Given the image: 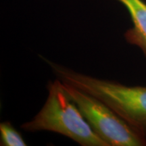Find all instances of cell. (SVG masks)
Returning <instances> with one entry per match:
<instances>
[{
    "mask_svg": "<svg viewBox=\"0 0 146 146\" xmlns=\"http://www.w3.org/2000/svg\"><path fill=\"white\" fill-rule=\"evenodd\" d=\"M47 62L60 81L101 100L146 138V86H127Z\"/></svg>",
    "mask_w": 146,
    "mask_h": 146,
    "instance_id": "obj_1",
    "label": "cell"
},
{
    "mask_svg": "<svg viewBox=\"0 0 146 146\" xmlns=\"http://www.w3.org/2000/svg\"><path fill=\"white\" fill-rule=\"evenodd\" d=\"M1 145L25 146L27 145L21 135L9 122L0 124Z\"/></svg>",
    "mask_w": 146,
    "mask_h": 146,
    "instance_id": "obj_5",
    "label": "cell"
},
{
    "mask_svg": "<svg viewBox=\"0 0 146 146\" xmlns=\"http://www.w3.org/2000/svg\"><path fill=\"white\" fill-rule=\"evenodd\" d=\"M70 97L93 130L108 146H144L146 138L96 97L62 82Z\"/></svg>",
    "mask_w": 146,
    "mask_h": 146,
    "instance_id": "obj_3",
    "label": "cell"
},
{
    "mask_svg": "<svg viewBox=\"0 0 146 146\" xmlns=\"http://www.w3.org/2000/svg\"><path fill=\"white\" fill-rule=\"evenodd\" d=\"M116 1L125 6L133 22V27L125 34L126 40L139 47L146 56V3L143 0Z\"/></svg>",
    "mask_w": 146,
    "mask_h": 146,
    "instance_id": "obj_4",
    "label": "cell"
},
{
    "mask_svg": "<svg viewBox=\"0 0 146 146\" xmlns=\"http://www.w3.org/2000/svg\"><path fill=\"white\" fill-rule=\"evenodd\" d=\"M47 88L49 94L44 106L33 119L21 126L22 129L30 132L60 133L83 146H108L93 130L59 78L50 82Z\"/></svg>",
    "mask_w": 146,
    "mask_h": 146,
    "instance_id": "obj_2",
    "label": "cell"
}]
</instances>
